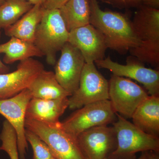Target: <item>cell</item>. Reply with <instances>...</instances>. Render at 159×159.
Listing matches in <instances>:
<instances>
[{
    "mask_svg": "<svg viewBox=\"0 0 159 159\" xmlns=\"http://www.w3.org/2000/svg\"><path fill=\"white\" fill-rule=\"evenodd\" d=\"M5 0H0V6L3 4L5 2Z\"/></svg>",
    "mask_w": 159,
    "mask_h": 159,
    "instance_id": "cell-31",
    "label": "cell"
},
{
    "mask_svg": "<svg viewBox=\"0 0 159 159\" xmlns=\"http://www.w3.org/2000/svg\"><path fill=\"white\" fill-rule=\"evenodd\" d=\"M32 98L31 92L28 88L14 97L0 99V114L6 118L16 132L18 149L21 159H25L28 148L25 121L27 105Z\"/></svg>",
    "mask_w": 159,
    "mask_h": 159,
    "instance_id": "cell-10",
    "label": "cell"
},
{
    "mask_svg": "<svg viewBox=\"0 0 159 159\" xmlns=\"http://www.w3.org/2000/svg\"><path fill=\"white\" fill-rule=\"evenodd\" d=\"M26 129L37 135L48 146L57 159H85L80 148L77 137L64 130L61 122L54 124L25 119Z\"/></svg>",
    "mask_w": 159,
    "mask_h": 159,
    "instance_id": "cell-4",
    "label": "cell"
},
{
    "mask_svg": "<svg viewBox=\"0 0 159 159\" xmlns=\"http://www.w3.org/2000/svg\"><path fill=\"white\" fill-rule=\"evenodd\" d=\"M119 9L138 8L143 6L144 0H97Z\"/></svg>",
    "mask_w": 159,
    "mask_h": 159,
    "instance_id": "cell-24",
    "label": "cell"
},
{
    "mask_svg": "<svg viewBox=\"0 0 159 159\" xmlns=\"http://www.w3.org/2000/svg\"><path fill=\"white\" fill-rule=\"evenodd\" d=\"M51 159H57L55 158L54 157H52V158H51Z\"/></svg>",
    "mask_w": 159,
    "mask_h": 159,
    "instance_id": "cell-32",
    "label": "cell"
},
{
    "mask_svg": "<svg viewBox=\"0 0 159 159\" xmlns=\"http://www.w3.org/2000/svg\"><path fill=\"white\" fill-rule=\"evenodd\" d=\"M109 83V100L116 113L131 119L139 105L149 96L130 79L112 75Z\"/></svg>",
    "mask_w": 159,
    "mask_h": 159,
    "instance_id": "cell-7",
    "label": "cell"
},
{
    "mask_svg": "<svg viewBox=\"0 0 159 159\" xmlns=\"http://www.w3.org/2000/svg\"><path fill=\"white\" fill-rule=\"evenodd\" d=\"M126 64L115 62L108 56L94 63L99 68L108 70L113 75L134 80L142 84L149 96H159V71L146 67L143 63L133 56L126 58Z\"/></svg>",
    "mask_w": 159,
    "mask_h": 159,
    "instance_id": "cell-9",
    "label": "cell"
},
{
    "mask_svg": "<svg viewBox=\"0 0 159 159\" xmlns=\"http://www.w3.org/2000/svg\"><path fill=\"white\" fill-rule=\"evenodd\" d=\"M33 6L28 0H5L0 6V29L13 25Z\"/></svg>",
    "mask_w": 159,
    "mask_h": 159,
    "instance_id": "cell-21",
    "label": "cell"
},
{
    "mask_svg": "<svg viewBox=\"0 0 159 159\" xmlns=\"http://www.w3.org/2000/svg\"><path fill=\"white\" fill-rule=\"evenodd\" d=\"M112 123L116 137L117 145L108 158L134 159L137 152H159V137L142 131L127 119L116 114Z\"/></svg>",
    "mask_w": 159,
    "mask_h": 159,
    "instance_id": "cell-3",
    "label": "cell"
},
{
    "mask_svg": "<svg viewBox=\"0 0 159 159\" xmlns=\"http://www.w3.org/2000/svg\"><path fill=\"white\" fill-rule=\"evenodd\" d=\"M28 1L32 3L33 5H37V4L43 5L45 2L46 0H28Z\"/></svg>",
    "mask_w": 159,
    "mask_h": 159,
    "instance_id": "cell-30",
    "label": "cell"
},
{
    "mask_svg": "<svg viewBox=\"0 0 159 159\" xmlns=\"http://www.w3.org/2000/svg\"><path fill=\"white\" fill-rule=\"evenodd\" d=\"M132 21L140 46L129 51L142 63L159 67V9L145 6L137 8Z\"/></svg>",
    "mask_w": 159,
    "mask_h": 159,
    "instance_id": "cell-2",
    "label": "cell"
},
{
    "mask_svg": "<svg viewBox=\"0 0 159 159\" xmlns=\"http://www.w3.org/2000/svg\"><path fill=\"white\" fill-rule=\"evenodd\" d=\"M143 6L159 9V0H144Z\"/></svg>",
    "mask_w": 159,
    "mask_h": 159,
    "instance_id": "cell-26",
    "label": "cell"
},
{
    "mask_svg": "<svg viewBox=\"0 0 159 159\" xmlns=\"http://www.w3.org/2000/svg\"><path fill=\"white\" fill-rule=\"evenodd\" d=\"M85 159H105L116 149V137L113 127L96 126L83 132L77 137Z\"/></svg>",
    "mask_w": 159,
    "mask_h": 159,
    "instance_id": "cell-11",
    "label": "cell"
},
{
    "mask_svg": "<svg viewBox=\"0 0 159 159\" xmlns=\"http://www.w3.org/2000/svg\"><path fill=\"white\" fill-rule=\"evenodd\" d=\"M150 151H146L144 152H142V154L140 156V157H139L138 158L134 159H148L149 158V155H150ZM105 159H111L106 158Z\"/></svg>",
    "mask_w": 159,
    "mask_h": 159,
    "instance_id": "cell-28",
    "label": "cell"
},
{
    "mask_svg": "<svg viewBox=\"0 0 159 159\" xmlns=\"http://www.w3.org/2000/svg\"><path fill=\"white\" fill-rule=\"evenodd\" d=\"M1 34H2V32H1V29H0V38L1 37ZM9 70V67L6 66L5 64H4L0 59V74H6V73H8Z\"/></svg>",
    "mask_w": 159,
    "mask_h": 159,
    "instance_id": "cell-27",
    "label": "cell"
},
{
    "mask_svg": "<svg viewBox=\"0 0 159 159\" xmlns=\"http://www.w3.org/2000/svg\"><path fill=\"white\" fill-rule=\"evenodd\" d=\"M43 70L41 62L30 58L20 61L13 72L0 74V99L14 97L28 89Z\"/></svg>",
    "mask_w": 159,
    "mask_h": 159,
    "instance_id": "cell-13",
    "label": "cell"
},
{
    "mask_svg": "<svg viewBox=\"0 0 159 159\" xmlns=\"http://www.w3.org/2000/svg\"><path fill=\"white\" fill-rule=\"evenodd\" d=\"M148 159H159L158 152L150 151V155H149Z\"/></svg>",
    "mask_w": 159,
    "mask_h": 159,
    "instance_id": "cell-29",
    "label": "cell"
},
{
    "mask_svg": "<svg viewBox=\"0 0 159 159\" xmlns=\"http://www.w3.org/2000/svg\"><path fill=\"white\" fill-rule=\"evenodd\" d=\"M28 89L32 98L54 99L71 96L59 84L54 72L44 70L35 77Z\"/></svg>",
    "mask_w": 159,
    "mask_h": 159,
    "instance_id": "cell-18",
    "label": "cell"
},
{
    "mask_svg": "<svg viewBox=\"0 0 159 159\" xmlns=\"http://www.w3.org/2000/svg\"><path fill=\"white\" fill-rule=\"evenodd\" d=\"M116 113L109 99L83 106L71 114L61 127L68 133L77 137L83 132L96 126L107 125L116 120Z\"/></svg>",
    "mask_w": 159,
    "mask_h": 159,
    "instance_id": "cell-6",
    "label": "cell"
},
{
    "mask_svg": "<svg viewBox=\"0 0 159 159\" xmlns=\"http://www.w3.org/2000/svg\"><path fill=\"white\" fill-rule=\"evenodd\" d=\"M69 107V98L43 99L32 98L26 111V119L54 124Z\"/></svg>",
    "mask_w": 159,
    "mask_h": 159,
    "instance_id": "cell-15",
    "label": "cell"
},
{
    "mask_svg": "<svg viewBox=\"0 0 159 159\" xmlns=\"http://www.w3.org/2000/svg\"><path fill=\"white\" fill-rule=\"evenodd\" d=\"M45 10L43 5H34L17 22L4 29L5 34L9 37H16L34 43L36 29Z\"/></svg>",
    "mask_w": 159,
    "mask_h": 159,
    "instance_id": "cell-17",
    "label": "cell"
},
{
    "mask_svg": "<svg viewBox=\"0 0 159 159\" xmlns=\"http://www.w3.org/2000/svg\"><path fill=\"white\" fill-rule=\"evenodd\" d=\"M0 150H1V147H0Z\"/></svg>",
    "mask_w": 159,
    "mask_h": 159,
    "instance_id": "cell-33",
    "label": "cell"
},
{
    "mask_svg": "<svg viewBox=\"0 0 159 159\" xmlns=\"http://www.w3.org/2000/svg\"><path fill=\"white\" fill-rule=\"evenodd\" d=\"M79 50L86 63L104 59L107 49L102 33L91 24L69 32L68 41Z\"/></svg>",
    "mask_w": 159,
    "mask_h": 159,
    "instance_id": "cell-14",
    "label": "cell"
},
{
    "mask_svg": "<svg viewBox=\"0 0 159 159\" xmlns=\"http://www.w3.org/2000/svg\"><path fill=\"white\" fill-rule=\"evenodd\" d=\"M69 32L59 9H45L36 29L34 43L51 65L56 63V54L68 41Z\"/></svg>",
    "mask_w": 159,
    "mask_h": 159,
    "instance_id": "cell-5",
    "label": "cell"
},
{
    "mask_svg": "<svg viewBox=\"0 0 159 159\" xmlns=\"http://www.w3.org/2000/svg\"><path fill=\"white\" fill-rule=\"evenodd\" d=\"M61 51L54 73L59 84L71 96L79 86L85 61L79 50L69 42Z\"/></svg>",
    "mask_w": 159,
    "mask_h": 159,
    "instance_id": "cell-12",
    "label": "cell"
},
{
    "mask_svg": "<svg viewBox=\"0 0 159 159\" xmlns=\"http://www.w3.org/2000/svg\"><path fill=\"white\" fill-rule=\"evenodd\" d=\"M0 54H4L3 62L5 64L44 56L34 43L14 37H11L7 42L0 44Z\"/></svg>",
    "mask_w": 159,
    "mask_h": 159,
    "instance_id": "cell-19",
    "label": "cell"
},
{
    "mask_svg": "<svg viewBox=\"0 0 159 159\" xmlns=\"http://www.w3.org/2000/svg\"><path fill=\"white\" fill-rule=\"evenodd\" d=\"M109 99V83L94 63H85L77 90L69 98V108L77 109L93 102Z\"/></svg>",
    "mask_w": 159,
    "mask_h": 159,
    "instance_id": "cell-8",
    "label": "cell"
},
{
    "mask_svg": "<svg viewBox=\"0 0 159 159\" xmlns=\"http://www.w3.org/2000/svg\"><path fill=\"white\" fill-rule=\"evenodd\" d=\"M68 0H46L44 7L47 9H59Z\"/></svg>",
    "mask_w": 159,
    "mask_h": 159,
    "instance_id": "cell-25",
    "label": "cell"
},
{
    "mask_svg": "<svg viewBox=\"0 0 159 159\" xmlns=\"http://www.w3.org/2000/svg\"><path fill=\"white\" fill-rule=\"evenodd\" d=\"M89 2L90 24L102 33L107 48L123 54L140 46V40L128 16L117 11L102 10L97 0Z\"/></svg>",
    "mask_w": 159,
    "mask_h": 159,
    "instance_id": "cell-1",
    "label": "cell"
},
{
    "mask_svg": "<svg viewBox=\"0 0 159 159\" xmlns=\"http://www.w3.org/2000/svg\"><path fill=\"white\" fill-rule=\"evenodd\" d=\"M0 140L2 142L1 150L5 151L10 159H19L17 134L12 125L6 120L3 122Z\"/></svg>",
    "mask_w": 159,
    "mask_h": 159,
    "instance_id": "cell-22",
    "label": "cell"
},
{
    "mask_svg": "<svg viewBox=\"0 0 159 159\" xmlns=\"http://www.w3.org/2000/svg\"><path fill=\"white\" fill-rule=\"evenodd\" d=\"M25 137L33 150L32 159H51L54 157L48 145L36 134L26 129Z\"/></svg>",
    "mask_w": 159,
    "mask_h": 159,
    "instance_id": "cell-23",
    "label": "cell"
},
{
    "mask_svg": "<svg viewBox=\"0 0 159 159\" xmlns=\"http://www.w3.org/2000/svg\"><path fill=\"white\" fill-rule=\"evenodd\" d=\"M59 9L69 32L90 24L89 0H68Z\"/></svg>",
    "mask_w": 159,
    "mask_h": 159,
    "instance_id": "cell-20",
    "label": "cell"
},
{
    "mask_svg": "<svg viewBox=\"0 0 159 159\" xmlns=\"http://www.w3.org/2000/svg\"><path fill=\"white\" fill-rule=\"evenodd\" d=\"M131 119L142 131L159 137V96L149 95L137 107Z\"/></svg>",
    "mask_w": 159,
    "mask_h": 159,
    "instance_id": "cell-16",
    "label": "cell"
}]
</instances>
